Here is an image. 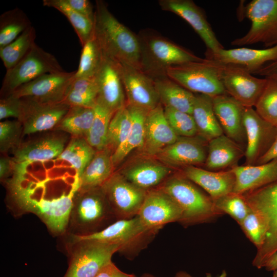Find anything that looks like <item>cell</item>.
Listing matches in <instances>:
<instances>
[{
	"label": "cell",
	"instance_id": "obj_1",
	"mask_svg": "<svg viewBox=\"0 0 277 277\" xmlns=\"http://www.w3.org/2000/svg\"><path fill=\"white\" fill-rule=\"evenodd\" d=\"M94 35L103 53L120 63L140 68V43L136 35L111 13L106 3L96 1Z\"/></svg>",
	"mask_w": 277,
	"mask_h": 277
},
{
	"label": "cell",
	"instance_id": "obj_2",
	"mask_svg": "<svg viewBox=\"0 0 277 277\" xmlns=\"http://www.w3.org/2000/svg\"><path fill=\"white\" fill-rule=\"evenodd\" d=\"M138 36L141 70L153 80L166 77L171 67L204 60L154 32L143 31Z\"/></svg>",
	"mask_w": 277,
	"mask_h": 277
},
{
	"label": "cell",
	"instance_id": "obj_3",
	"mask_svg": "<svg viewBox=\"0 0 277 277\" xmlns=\"http://www.w3.org/2000/svg\"><path fill=\"white\" fill-rule=\"evenodd\" d=\"M179 205L182 211L180 223L190 226L212 221L224 213L212 199L182 174L169 177L159 186Z\"/></svg>",
	"mask_w": 277,
	"mask_h": 277
},
{
	"label": "cell",
	"instance_id": "obj_4",
	"mask_svg": "<svg viewBox=\"0 0 277 277\" xmlns=\"http://www.w3.org/2000/svg\"><path fill=\"white\" fill-rule=\"evenodd\" d=\"M159 231L146 227L137 216L118 220L105 228L94 232L74 235L73 242L96 241L116 246L129 260L135 258L154 239Z\"/></svg>",
	"mask_w": 277,
	"mask_h": 277
},
{
	"label": "cell",
	"instance_id": "obj_5",
	"mask_svg": "<svg viewBox=\"0 0 277 277\" xmlns=\"http://www.w3.org/2000/svg\"><path fill=\"white\" fill-rule=\"evenodd\" d=\"M166 75L192 93L212 98L227 93L221 80V65L214 61L204 58L174 66Z\"/></svg>",
	"mask_w": 277,
	"mask_h": 277
},
{
	"label": "cell",
	"instance_id": "obj_6",
	"mask_svg": "<svg viewBox=\"0 0 277 277\" xmlns=\"http://www.w3.org/2000/svg\"><path fill=\"white\" fill-rule=\"evenodd\" d=\"M250 209L262 220L266 227L264 242L253 260L263 265L277 251V183L242 194Z\"/></svg>",
	"mask_w": 277,
	"mask_h": 277
},
{
	"label": "cell",
	"instance_id": "obj_7",
	"mask_svg": "<svg viewBox=\"0 0 277 277\" xmlns=\"http://www.w3.org/2000/svg\"><path fill=\"white\" fill-rule=\"evenodd\" d=\"M241 10V14L250 21L251 27L244 36L232 41V45L262 43L269 48L277 44V0H253Z\"/></svg>",
	"mask_w": 277,
	"mask_h": 277
},
{
	"label": "cell",
	"instance_id": "obj_8",
	"mask_svg": "<svg viewBox=\"0 0 277 277\" xmlns=\"http://www.w3.org/2000/svg\"><path fill=\"white\" fill-rule=\"evenodd\" d=\"M63 71L53 54L35 44L16 65L6 70L1 90L2 97L42 75Z\"/></svg>",
	"mask_w": 277,
	"mask_h": 277
},
{
	"label": "cell",
	"instance_id": "obj_9",
	"mask_svg": "<svg viewBox=\"0 0 277 277\" xmlns=\"http://www.w3.org/2000/svg\"><path fill=\"white\" fill-rule=\"evenodd\" d=\"M101 189L116 220L136 216L147 192L118 172L113 173Z\"/></svg>",
	"mask_w": 277,
	"mask_h": 277
},
{
	"label": "cell",
	"instance_id": "obj_10",
	"mask_svg": "<svg viewBox=\"0 0 277 277\" xmlns=\"http://www.w3.org/2000/svg\"><path fill=\"white\" fill-rule=\"evenodd\" d=\"M78 245L72 254L64 277H95L101 270L112 262L118 247L112 244L96 241H85Z\"/></svg>",
	"mask_w": 277,
	"mask_h": 277
},
{
	"label": "cell",
	"instance_id": "obj_11",
	"mask_svg": "<svg viewBox=\"0 0 277 277\" xmlns=\"http://www.w3.org/2000/svg\"><path fill=\"white\" fill-rule=\"evenodd\" d=\"M111 217L115 218L101 187L76 191L70 215L75 225L92 230Z\"/></svg>",
	"mask_w": 277,
	"mask_h": 277
},
{
	"label": "cell",
	"instance_id": "obj_12",
	"mask_svg": "<svg viewBox=\"0 0 277 277\" xmlns=\"http://www.w3.org/2000/svg\"><path fill=\"white\" fill-rule=\"evenodd\" d=\"M221 65V80L226 92L244 107H254L267 82L235 65Z\"/></svg>",
	"mask_w": 277,
	"mask_h": 277
},
{
	"label": "cell",
	"instance_id": "obj_13",
	"mask_svg": "<svg viewBox=\"0 0 277 277\" xmlns=\"http://www.w3.org/2000/svg\"><path fill=\"white\" fill-rule=\"evenodd\" d=\"M137 216L146 227L159 231L167 224L180 223L182 211L174 200L159 186L147 191Z\"/></svg>",
	"mask_w": 277,
	"mask_h": 277
},
{
	"label": "cell",
	"instance_id": "obj_14",
	"mask_svg": "<svg viewBox=\"0 0 277 277\" xmlns=\"http://www.w3.org/2000/svg\"><path fill=\"white\" fill-rule=\"evenodd\" d=\"M243 122L247 139L245 165H255L272 145L277 127L262 118L253 107H244Z\"/></svg>",
	"mask_w": 277,
	"mask_h": 277
},
{
	"label": "cell",
	"instance_id": "obj_15",
	"mask_svg": "<svg viewBox=\"0 0 277 277\" xmlns=\"http://www.w3.org/2000/svg\"><path fill=\"white\" fill-rule=\"evenodd\" d=\"M75 72L45 74L20 86L11 94L18 98L30 97L45 103L63 102Z\"/></svg>",
	"mask_w": 277,
	"mask_h": 277
},
{
	"label": "cell",
	"instance_id": "obj_16",
	"mask_svg": "<svg viewBox=\"0 0 277 277\" xmlns=\"http://www.w3.org/2000/svg\"><path fill=\"white\" fill-rule=\"evenodd\" d=\"M21 99L23 112L19 121L24 134L48 130L58 126L70 107L63 102L45 103L30 97Z\"/></svg>",
	"mask_w": 277,
	"mask_h": 277
},
{
	"label": "cell",
	"instance_id": "obj_17",
	"mask_svg": "<svg viewBox=\"0 0 277 277\" xmlns=\"http://www.w3.org/2000/svg\"><path fill=\"white\" fill-rule=\"evenodd\" d=\"M126 104L150 111L160 103L153 78L141 69L118 63Z\"/></svg>",
	"mask_w": 277,
	"mask_h": 277
},
{
	"label": "cell",
	"instance_id": "obj_18",
	"mask_svg": "<svg viewBox=\"0 0 277 277\" xmlns=\"http://www.w3.org/2000/svg\"><path fill=\"white\" fill-rule=\"evenodd\" d=\"M94 79L97 87V104L114 113L126 105V97L118 62L104 54Z\"/></svg>",
	"mask_w": 277,
	"mask_h": 277
},
{
	"label": "cell",
	"instance_id": "obj_19",
	"mask_svg": "<svg viewBox=\"0 0 277 277\" xmlns=\"http://www.w3.org/2000/svg\"><path fill=\"white\" fill-rule=\"evenodd\" d=\"M164 11L172 12L186 21L205 44L208 52H215L224 49L217 39L204 11L191 0H159Z\"/></svg>",
	"mask_w": 277,
	"mask_h": 277
},
{
	"label": "cell",
	"instance_id": "obj_20",
	"mask_svg": "<svg viewBox=\"0 0 277 277\" xmlns=\"http://www.w3.org/2000/svg\"><path fill=\"white\" fill-rule=\"evenodd\" d=\"M206 58L222 64L241 66L253 74L267 64L277 61V44L263 49L245 47L206 51Z\"/></svg>",
	"mask_w": 277,
	"mask_h": 277
},
{
	"label": "cell",
	"instance_id": "obj_21",
	"mask_svg": "<svg viewBox=\"0 0 277 277\" xmlns=\"http://www.w3.org/2000/svg\"><path fill=\"white\" fill-rule=\"evenodd\" d=\"M214 112L224 135L243 148L246 145L244 107L227 93L212 98Z\"/></svg>",
	"mask_w": 277,
	"mask_h": 277
},
{
	"label": "cell",
	"instance_id": "obj_22",
	"mask_svg": "<svg viewBox=\"0 0 277 277\" xmlns=\"http://www.w3.org/2000/svg\"><path fill=\"white\" fill-rule=\"evenodd\" d=\"M201 137L179 136L156 155L162 162L174 166H190L204 164L208 145ZM207 142V141H206Z\"/></svg>",
	"mask_w": 277,
	"mask_h": 277
},
{
	"label": "cell",
	"instance_id": "obj_23",
	"mask_svg": "<svg viewBox=\"0 0 277 277\" xmlns=\"http://www.w3.org/2000/svg\"><path fill=\"white\" fill-rule=\"evenodd\" d=\"M179 137L167 121L161 103L147 112L142 148L146 153L156 155L163 148L175 142Z\"/></svg>",
	"mask_w": 277,
	"mask_h": 277
},
{
	"label": "cell",
	"instance_id": "obj_24",
	"mask_svg": "<svg viewBox=\"0 0 277 277\" xmlns=\"http://www.w3.org/2000/svg\"><path fill=\"white\" fill-rule=\"evenodd\" d=\"M182 174L203 188L212 200L232 193L235 185L232 169L215 171L190 166L184 168Z\"/></svg>",
	"mask_w": 277,
	"mask_h": 277
},
{
	"label": "cell",
	"instance_id": "obj_25",
	"mask_svg": "<svg viewBox=\"0 0 277 277\" xmlns=\"http://www.w3.org/2000/svg\"><path fill=\"white\" fill-rule=\"evenodd\" d=\"M232 170L235 176L234 193L242 194L277 183V158L260 165H238Z\"/></svg>",
	"mask_w": 277,
	"mask_h": 277
},
{
	"label": "cell",
	"instance_id": "obj_26",
	"mask_svg": "<svg viewBox=\"0 0 277 277\" xmlns=\"http://www.w3.org/2000/svg\"><path fill=\"white\" fill-rule=\"evenodd\" d=\"M65 140L49 136L21 144L13 150V161L16 164H27L58 157L65 149Z\"/></svg>",
	"mask_w": 277,
	"mask_h": 277
},
{
	"label": "cell",
	"instance_id": "obj_27",
	"mask_svg": "<svg viewBox=\"0 0 277 277\" xmlns=\"http://www.w3.org/2000/svg\"><path fill=\"white\" fill-rule=\"evenodd\" d=\"M244 155L242 146L223 134L208 142L205 169L215 171L232 169Z\"/></svg>",
	"mask_w": 277,
	"mask_h": 277
},
{
	"label": "cell",
	"instance_id": "obj_28",
	"mask_svg": "<svg viewBox=\"0 0 277 277\" xmlns=\"http://www.w3.org/2000/svg\"><path fill=\"white\" fill-rule=\"evenodd\" d=\"M170 172L166 166L149 160L135 164L120 173L130 182L147 191L161 185Z\"/></svg>",
	"mask_w": 277,
	"mask_h": 277
},
{
	"label": "cell",
	"instance_id": "obj_29",
	"mask_svg": "<svg viewBox=\"0 0 277 277\" xmlns=\"http://www.w3.org/2000/svg\"><path fill=\"white\" fill-rule=\"evenodd\" d=\"M112 151L108 148L97 151L78 177L79 190L101 187L113 173Z\"/></svg>",
	"mask_w": 277,
	"mask_h": 277
},
{
	"label": "cell",
	"instance_id": "obj_30",
	"mask_svg": "<svg viewBox=\"0 0 277 277\" xmlns=\"http://www.w3.org/2000/svg\"><path fill=\"white\" fill-rule=\"evenodd\" d=\"M154 81L160 102L163 107L192 114L195 99L193 93L167 76Z\"/></svg>",
	"mask_w": 277,
	"mask_h": 277
},
{
	"label": "cell",
	"instance_id": "obj_31",
	"mask_svg": "<svg viewBox=\"0 0 277 277\" xmlns=\"http://www.w3.org/2000/svg\"><path fill=\"white\" fill-rule=\"evenodd\" d=\"M192 115L197 135L206 141L208 142L224 134L214 112L212 97L202 94H195Z\"/></svg>",
	"mask_w": 277,
	"mask_h": 277
},
{
	"label": "cell",
	"instance_id": "obj_32",
	"mask_svg": "<svg viewBox=\"0 0 277 277\" xmlns=\"http://www.w3.org/2000/svg\"><path fill=\"white\" fill-rule=\"evenodd\" d=\"M131 118V126L125 142L112 153L113 166L122 162L133 149L143 148L145 135V121L148 111L127 105Z\"/></svg>",
	"mask_w": 277,
	"mask_h": 277
},
{
	"label": "cell",
	"instance_id": "obj_33",
	"mask_svg": "<svg viewBox=\"0 0 277 277\" xmlns=\"http://www.w3.org/2000/svg\"><path fill=\"white\" fill-rule=\"evenodd\" d=\"M97 97V87L94 77H74L63 102L70 106L94 108L96 104Z\"/></svg>",
	"mask_w": 277,
	"mask_h": 277
},
{
	"label": "cell",
	"instance_id": "obj_34",
	"mask_svg": "<svg viewBox=\"0 0 277 277\" xmlns=\"http://www.w3.org/2000/svg\"><path fill=\"white\" fill-rule=\"evenodd\" d=\"M94 108L70 106L58 125V128L73 137H85L94 117Z\"/></svg>",
	"mask_w": 277,
	"mask_h": 277
},
{
	"label": "cell",
	"instance_id": "obj_35",
	"mask_svg": "<svg viewBox=\"0 0 277 277\" xmlns=\"http://www.w3.org/2000/svg\"><path fill=\"white\" fill-rule=\"evenodd\" d=\"M95 153L85 137H73L57 159L70 164L79 177Z\"/></svg>",
	"mask_w": 277,
	"mask_h": 277
},
{
	"label": "cell",
	"instance_id": "obj_36",
	"mask_svg": "<svg viewBox=\"0 0 277 277\" xmlns=\"http://www.w3.org/2000/svg\"><path fill=\"white\" fill-rule=\"evenodd\" d=\"M31 26L26 14L19 8L3 13L0 17V48L12 42Z\"/></svg>",
	"mask_w": 277,
	"mask_h": 277
},
{
	"label": "cell",
	"instance_id": "obj_37",
	"mask_svg": "<svg viewBox=\"0 0 277 277\" xmlns=\"http://www.w3.org/2000/svg\"><path fill=\"white\" fill-rule=\"evenodd\" d=\"M36 31L31 26L9 44L0 48V57L6 68L16 65L35 44Z\"/></svg>",
	"mask_w": 277,
	"mask_h": 277
},
{
	"label": "cell",
	"instance_id": "obj_38",
	"mask_svg": "<svg viewBox=\"0 0 277 277\" xmlns=\"http://www.w3.org/2000/svg\"><path fill=\"white\" fill-rule=\"evenodd\" d=\"M43 4L45 6L56 9L67 18L82 46L93 35L94 21L73 10L64 0H43Z\"/></svg>",
	"mask_w": 277,
	"mask_h": 277
},
{
	"label": "cell",
	"instance_id": "obj_39",
	"mask_svg": "<svg viewBox=\"0 0 277 277\" xmlns=\"http://www.w3.org/2000/svg\"><path fill=\"white\" fill-rule=\"evenodd\" d=\"M94 108V120L85 138L95 150L100 151L107 148L109 126L114 113L97 103Z\"/></svg>",
	"mask_w": 277,
	"mask_h": 277
},
{
	"label": "cell",
	"instance_id": "obj_40",
	"mask_svg": "<svg viewBox=\"0 0 277 277\" xmlns=\"http://www.w3.org/2000/svg\"><path fill=\"white\" fill-rule=\"evenodd\" d=\"M82 47L79 65L74 77H94L103 58V51L94 34Z\"/></svg>",
	"mask_w": 277,
	"mask_h": 277
},
{
	"label": "cell",
	"instance_id": "obj_41",
	"mask_svg": "<svg viewBox=\"0 0 277 277\" xmlns=\"http://www.w3.org/2000/svg\"><path fill=\"white\" fill-rule=\"evenodd\" d=\"M131 126V115L126 105L114 113L109 126L107 148L112 152L125 142Z\"/></svg>",
	"mask_w": 277,
	"mask_h": 277
},
{
	"label": "cell",
	"instance_id": "obj_42",
	"mask_svg": "<svg viewBox=\"0 0 277 277\" xmlns=\"http://www.w3.org/2000/svg\"><path fill=\"white\" fill-rule=\"evenodd\" d=\"M267 79L266 85L254 106L255 110L264 120L277 127V81Z\"/></svg>",
	"mask_w": 277,
	"mask_h": 277
},
{
	"label": "cell",
	"instance_id": "obj_43",
	"mask_svg": "<svg viewBox=\"0 0 277 277\" xmlns=\"http://www.w3.org/2000/svg\"><path fill=\"white\" fill-rule=\"evenodd\" d=\"M213 201L217 209L229 215L239 225L251 210L242 194L232 192Z\"/></svg>",
	"mask_w": 277,
	"mask_h": 277
},
{
	"label": "cell",
	"instance_id": "obj_44",
	"mask_svg": "<svg viewBox=\"0 0 277 277\" xmlns=\"http://www.w3.org/2000/svg\"><path fill=\"white\" fill-rule=\"evenodd\" d=\"M164 110L167 121L177 136L193 137L197 135L192 114L168 107H164Z\"/></svg>",
	"mask_w": 277,
	"mask_h": 277
},
{
	"label": "cell",
	"instance_id": "obj_45",
	"mask_svg": "<svg viewBox=\"0 0 277 277\" xmlns=\"http://www.w3.org/2000/svg\"><path fill=\"white\" fill-rule=\"evenodd\" d=\"M23 134L22 123L18 120L5 121L0 123V150L7 152L15 149L21 144V138Z\"/></svg>",
	"mask_w": 277,
	"mask_h": 277
},
{
	"label": "cell",
	"instance_id": "obj_46",
	"mask_svg": "<svg viewBox=\"0 0 277 277\" xmlns=\"http://www.w3.org/2000/svg\"><path fill=\"white\" fill-rule=\"evenodd\" d=\"M246 236L255 246L257 249L263 244L266 227L261 217L251 209L239 225Z\"/></svg>",
	"mask_w": 277,
	"mask_h": 277
},
{
	"label": "cell",
	"instance_id": "obj_47",
	"mask_svg": "<svg viewBox=\"0 0 277 277\" xmlns=\"http://www.w3.org/2000/svg\"><path fill=\"white\" fill-rule=\"evenodd\" d=\"M23 112V103L21 98L11 94L2 97L0 100V120L10 117L21 119Z\"/></svg>",
	"mask_w": 277,
	"mask_h": 277
},
{
	"label": "cell",
	"instance_id": "obj_48",
	"mask_svg": "<svg viewBox=\"0 0 277 277\" xmlns=\"http://www.w3.org/2000/svg\"><path fill=\"white\" fill-rule=\"evenodd\" d=\"M74 11L94 21L95 9L88 0H64Z\"/></svg>",
	"mask_w": 277,
	"mask_h": 277
},
{
	"label": "cell",
	"instance_id": "obj_49",
	"mask_svg": "<svg viewBox=\"0 0 277 277\" xmlns=\"http://www.w3.org/2000/svg\"><path fill=\"white\" fill-rule=\"evenodd\" d=\"M95 277H137L121 270L112 262L105 266Z\"/></svg>",
	"mask_w": 277,
	"mask_h": 277
},
{
	"label": "cell",
	"instance_id": "obj_50",
	"mask_svg": "<svg viewBox=\"0 0 277 277\" xmlns=\"http://www.w3.org/2000/svg\"><path fill=\"white\" fill-rule=\"evenodd\" d=\"M15 163L12 159L7 156H2L0 159V177L4 180L14 172Z\"/></svg>",
	"mask_w": 277,
	"mask_h": 277
},
{
	"label": "cell",
	"instance_id": "obj_51",
	"mask_svg": "<svg viewBox=\"0 0 277 277\" xmlns=\"http://www.w3.org/2000/svg\"><path fill=\"white\" fill-rule=\"evenodd\" d=\"M264 76L266 78H271L277 81V61L270 63L254 73Z\"/></svg>",
	"mask_w": 277,
	"mask_h": 277
},
{
	"label": "cell",
	"instance_id": "obj_52",
	"mask_svg": "<svg viewBox=\"0 0 277 277\" xmlns=\"http://www.w3.org/2000/svg\"><path fill=\"white\" fill-rule=\"evenodd\" d=\"M276 158H277V133L272 145L267 152L258 161L256 165L265 164Z\"/></svg>",
	"mask_w": 277,
	"mask_h": 277
},
{
	"label": "cell",
	"instance_id": "obj_53",
	"mask_svg": "<svg viewBox=\"0 0 277 277\" xmlns=\"http://www.w3.org/2000/svg\"><path fill=\"white\" fill-rule=\"evenodd\" d=\"M263 267L267 271H274L277 269V251L268 258Z\"/></svg>",
	"mask_w": 277,
	"mask_h": 277
},
{
	"label": "cell",
	"instance_id": "obj_54",
	"mask_svg": "<svg viewBox=\"0 0 277 277\" xmlns=\"http://www.w3.org/2000/svg\"><path fill=\"white\" fill-rule=\"evenodd\" d=\"M140 277H157V276H155L150 274L146 273V274H143Z\"/></svg>",
	"mask_w": 277,
	"mask_h": 277
},
{
	"label": "cell",
	"instance_id": "obj_55",
	"mask_svg": "<svg viewBox=\"0 0 277 277\" xmlns=\"http://www.w3.org/2000/svg\"><path fill=\"white\" fill-rule=\"evenodd\" d=\"M273 277H277V269L273 271Z\"/></svg>",
	"mask_w": 277,
	"mask_h": 277
}]
</instances>
